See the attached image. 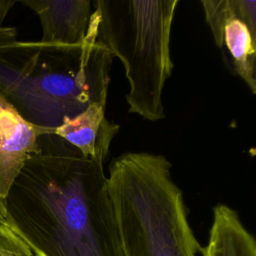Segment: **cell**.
<instances>
[{"instance_id": "6da1fadb", "label": "cell", "mask_w": 256, "mask_h": 256, "mask_svg": "<svg viewBox=\"0 0 256 256\" xmlns=\"http://www.w3.org/2000/svg\"><path fill=\"white\" fill-rule=\"evenodd\" d=\"M6 208L34 256H125L103 164L54 133L40 136Z\"/></svg>"}, {"instance_id": "7a4b0ae2", "label": "cell", "mask_w": 256, "mask_h": 256, "mask_svg": "<svg viewBox=\"0 0 256 256\" xmlns=\"http://www.w3.org/2000/svg\"><path fill=\"white\" fill-rule=\"evenodd\" d=\"M107 180L125 256L201 254L166 157L126 153L114 159Z\"/></svg>"}, {"instance_id": "3957f363", "label": "cell", "mask_w": 256, "mask_h": 256, "mask_svg": "<svg viewBox=\"0 0 256 256\" xmlns=\"http://www.w3.org/2000/svg\"><path fill=\"white\" fill-rule=\"evenodd\" d=\"M113 55L98 39L94 11L85 42L61 47L31 41L21 77L8 101L29 123L54 131L90 105L106 106Z\"/></svg>"}, {"instance_id": "277c9868", "label": "cell", "mask_w": 256, "mask_h": 256, "mask_svg": "<svg viewBox=\"0 0 256 256\" xmlns=\"http://www.w3.org/2000/svg\"><path fill=\"white\" fill-rule=\"evenodd\" d=\"M98 39L123 63L129 113L164 119L163 90L173 70L170 40L179 0H94Z\"/></svg>"}, {"instance_id": "5b68a950", "label": "cell", "mask_w": 256, "mask_h": 256, "mask_svg": "<svg viewBox=\"0 0 256 256\" xmlns=\"http://www.w3.org/2000/svg\"><path fill=\"white\" fill-rule=\"evenodd\" d=\"M54 133L26 121L0 95V197L6 200L28 160L37 152L39 138Z\"/></svg>"}, {"instance_id": "8992f818", "label": "cell", "mask_w": 256, "mask_h": 256, "mask_svg": "<svg viewBox=\"0 0 256 256\" xmlns=\"http://www.w3.org/2000/svg\"><path fill=\"white\" fill-rule=\"evenodd\" d=\"M39 17L42 38L48 46L75 47L84 44L91 21V0H22Z\"/></svg>"}, {"instance_id": "52a82bcc", "label": "cell", "mask_w": 256, "mask_h": 256, "mask_svg": "<svg viewBox=\"0 0 256 256\" xmlns=\"http://www.w3.org/2000/svg\"><path fill=\"white\" fill-rule=\"evenodd\" d=\"M119 131L120 126L107 119L105 106L93 104L78 115L65 118L54 134L75 147L85 158L103 164Z\"/></svg>"}, {"instance_id": "ba28073f", "label": "cell", "mask_w": 256, "mask_h": 256, "mask_svg": "<svg viewBox=\"0 0 256 256\" xmlns=\"http://www.w3.org/2000/svg\"><path fill=\"white\" fill-rule=\"evenodd\" d=\"M202 256H256L254 237L242 224L237 212L224 204L213 209L209 241Z\"/></svg>"}, {"instance_id": "9c48e42d", "label": "cell", "mask_w": 256, "mask_h": 256, "mask_svg": "<svg viewBox=\"0 0 256 256\" xmlns=\"http://www.w3.org/2000/svg\"><path fill=\"white\" fill-rule=\"evenodd\" d=\"M223 44L231 55L235 72L255 95L256 38L248 26L235 15H232L225 24Z\"/></svg>"}, {"instance_id": "30bf717a", "label": "cell", "mask_w": 256, "mask_h": 256, "mask_svg": "<svg viewBox=\"0 0 256 256\" xmlns=\"http://www.w3.org/2000/svg\"><path fill=\"white\" fill-rule=\"evenodd\" d=\"M206 21L209 24L218 48L223 47V32L227 20L236 16V0H202Z\"/></svg>"}, {"instance_id": "8fae6325", "label": "cell", "mask_w": 256, "mask_h": 256, "mask_svg": "<svg viewBox=\"0 0 256 256\" xmlns=\"http://www.w3.org/2000/svg\"><path fill=\"white\" fill-rule=\"evenodd\" d=\"M0 256H34L8 220L0 223Z\"/></svg>"}, {"instance_id": "7c38bea8", "label": "cell", "mask_w": 256, "mask_h": 256, "mask_svg": "<svg viewBox=\"0 0 256 256\" xmlns=\"http://www.w3.org/2000/svg\"><path fill=\"white\" fill-rule=\"evenodd\" d=\"M17 3L18 2L14 0H0V27L4 25L7 15Z\"/></svg>"}, {"instance_id": "4fadbf2b", "label": "cell", "mask_w": 256, "mask_h": 256, "mask_svg": "<svg viewBox=\"0 0 256 256\" xmlns=\"http://www.w3.org/2000/svg\"><path fill=\"white\" fill-rule=\"evenodd\" d=\"M8 220L7 217V208H6V200L0 197V223L6 222Z\"/></svg>"}]
</instances>
